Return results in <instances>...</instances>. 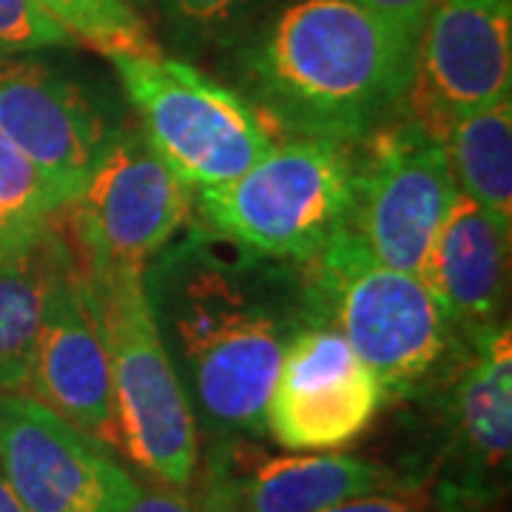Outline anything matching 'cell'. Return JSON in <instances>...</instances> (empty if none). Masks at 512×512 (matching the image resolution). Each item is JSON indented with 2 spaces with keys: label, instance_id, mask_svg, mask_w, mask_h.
<instances>
[{
  "label": "cell",
  "instance_id": "6da1fadb",
  "mask_svg": "<svg viewBox=\"0 0 512 512\" xmlns=\"http://www.w3.org/2000/svg\"><path fill=\"white\" fill-rule=\"evenodd\" d=\"M143 288L197 430L211 441L265 439L282 353L330 319L311 268L194 225L148 262Z\"/></svg>",
  "mask_w": 512,
  "mask_h": 512
},
{
  "label": "cell",
  "instance_id": "7a4b0ae2",
  "mask_svg": "<svg viewBox=\"0 0 512 512\" xmlns=\"http://www.w3.org/2000/svg\"><path fill=\"white\" fill-rule=\"evenodd\" d=\"M416 40L356 0H291L239 57L245 100L296 137L353 146L404 109Z\"/></svg>",
  "mask_w": 512,
  "mask_h": 512
},
{
  "label": "cell",
  "instance_id": "3957f363",
  "mask_svg": "<svg viewBox=\"0 0 512 512\" xmlns=\"http://www.w3.org/2000/svg\"><path fill=\"white\" fill-rule=\"evenodd\" d=\"M330 322L382 384L384 402L407 399L464 350L421 274L373 259L350 225L305 262Z\"/></svg>",
  "mask_w": 512,
  "mask_h": 512
},
{
  "label": "cell",
  "instance_id": "277c9868",
  "mask_svg": "<svg viewBox=\"0 0 512 512\" xmlns=\"http://www.w3.org/2000/svg\"><path fill=\"white\" fill-rule=\"evenodd\" d=\"M83 282L109 350L120 450L151 481L188 495L200 467V430L151 316L143 276Z\"/></svg>",
  "mask_w": 512,
  "mask_h": 512
},
{
  "label": "cell",
  "instance_id": "5b68a950",
  "mask_svg": "<svg viewBox=\"0 0 512 512\" xmlns=\"http://www.w3.org/2000/svg\"><path fill=\"white\" fill-rule=\"evenodd\" d=\"M353 146L319 137L274 143L239 177L194 194L202 225L256 254L311 262L350 225Z\"/></svg>",
  "mask_w": 512,
  "mask_h": 512
},
{
  "label": "cell",
  "instance_id": "8992f818",
  "mask_svg": "<svg viewBox=\"0 0 512 512\" xmlns=\"http://www.w3.org/2000/svg\"><path fill=\"white\" fill-rule=\"evenodd\" d=\"M140 131L183 183L214 188L274 148L259 111L234 89L171 57H111Z\"/></svg>",
  "mask_w": 512,
  "mask_h": 512
},
{
  "label": "cell",
  "instance_id": "52a82bcc",
  "mask_svg": "<svg viewBox=\"0 0 512 512\" xmlns=\"http://www.w3.org/2000/svg\"><path fill=\"white\" fill-rule=\"evenodd\" d=\"M191 205L194 188L160 160L143 131L117 128L89 180L63 208L60 228L83 276H143L183 231Z\"/></svg>",
  "mask_w": 512,
  "mask_h": 512
},
{
  "label": "cell",
  "instance_id": "ba28073f",
  "mask_svg": "<svg viewBox=\"0 0 512 512\" xmlns=\"http://www.w3.org/2000/svg\"><path fill=\"white\" fill-rule=\"evenodd\" d=\"M353 154L350 231L382 265L421 274L458 185L439 134L399 111Z\"/></svg>",
  "mask_w": 512,
  "mask_h": 512
},
{
  "label": "cell",
  "instance_id": "9c48e42d",
  "mask_svg": "<svg viewBox=\"0 0 512 512\" xmlns=\"http://www.w3.org/2000/svg\"><path fill=\"white\" fill-rule=\"evenodd\" d=\"M444 436L424 487L436 512H487L507 495L512 470L510 325L484 336L444 402Z\"/></svg>",
  "mask_w": 512,
  "mask_h": 512
},
{
  "label": "cell",
  "instance_id": "30bf717a",
  "mask_svg": "<svg viewBox=\"0 0 512 512\" xmlns=\"http://www.w3.org/2000/svg\"><path fill=\"white\" fill-rule=\"evenodd\" d=\"M382 404L384 390L370 367L342 330L319 319L282 353L265 430L288 453H333L359 439Z\"/></svg>",
  "mask_w": 512,
  "mask_h": 512
},
{
  "label": "cell",
  "instance_id": "8fae6325",
  "mask_svg": "<svg viewBox=\"0 0 512 512\" xmlns=\"http://www.w3.org/2000/svg\"><path fill=\"white\" fill-rule=\"evenodd\" d=\"M399 484L410 481L373 458L339 450L274 456L251 439H220L200 456L188 498L208 512H322Z\"/></svg>",
  "mask_w": 512,
  "mask_h": 512
},
{
  "label": "cell",
  "instance_id": "7c38bea8",
  "mask_svg": "<svg viewBox=\"0 0 512 512\" xmlns=\"http://www.w3.org/2000/svg\"><path fill=\"white\" fill-rule=\"evenodd\" d=\"M512 0H439L416 40L404 111L439 134L510 97Z\"/></svg>",
  "mask_w": 512,
  "mask_h": 512
},
{
  "label": "cell",
  "instance_id": "4fadbf2b",
  "mask_svg": "<svg viewBox=\"0 0 512 512\" xmlns=\"http://www.w3.org/2000/svg\"><path fill=\"white\" fill-rule=\"evenodd\" d=\"M0 134L66 208L117 128L72 77L40 57H0Z\"/></svg>",
  "mask_w": 512,
  "mask_h": 512
},
{
  "label": "cell",
  "instance_id": "5bb4252c",
  "mask_svg": "<svg viewBox=\"0 0 512 512\" xmlns=\"http://www.w3.org/2000/svg\"><path fill=\"white\" fill-rule=\"evenodd\" d=\"M103 450H120L106 339L72 248L52 274L26 390Z\"/></svg>",
  "mask_w": 512,
  "mask_h": 512
},
{
  "label": "cell",
  "instance_id": "9a60e30c",
  "mask_svg": "<svg viewBox=\"0 0 512 512\" xmlns=\"http://www.w3.org/2000/svg\"><path fill=\"white\" fill-rule=\"evenodd\" d=\"M0 473L29 512H111L126 467L40 399L0 390Z\"/></svg>",
  "mask_w": 512,
  "mask_h": 512
},
{
  "label": "cell",
  "instance_id": "2e32d148",
  "mask_svg": "<svg viewBox=\"0 0 512 512\" xmlns=\"http://www.w3.org/2000/svg\"><path fill=\"white\" fill-rule=\"evenodd\" d=\"M507 251L510 237L458 191L427 254L421 279L436 293L441 311L467 353L484 336L507 325Z\"/></svg>",
  "mask_w": 512,
  "mask_h": 512
},
{
  "label": "cell",
  "instance_id": "e0dca14e",
  "mask_svg": "<svg viewBox=\"0 0 512 512\" xmlns=\"http://www.w3.org/2000/svg\"><path fill=\"white\" fill-rule=\"evenodd\" d=\"M69 242L57 222L40 237L0 245V390H26L43 302Z\"/></svg>",
  "mask_w": 512,
  "mask_h": 512
},
{
  "label": "cell",
  "instance_id": "ac0fdd59",
  "mask_svg": "<svg viewBox=\"0 0 512 512\" xmlns=\"http://www.w3.org/2000/svg\"><path fill=\"white\" fill-rule=\"evenodd\" d=\"M461 194L510 237L512 228V103L510 97L453 117L441 131Z\"/></svg>",
  "mask_w": 512,
  "mask_h": 512
},
{
  "label": "cell",
  "instance_id": "d6986e66",
  "mask_svg": "<svg viewBox=\"0 0 512 512\" xmlns=\"http://www.w3.org/2000/svg\"><path fill=\"white\" fill-rule=\"evenodd\" d=\"M66 32L111 57H157L160 46L128 0H35Z\"/></svg>",
  "mask_w": 512,
  "mask_h": 512
},
{
  "label": "cell",
  "instance_id": "ffe728a7",
  "mask_svg": "<svg viewBox=\"0 0 512 512\" xmlns=\"http://www.w3.org/2000/svg\"><path fill=\"white\" fill-rule=\"evenodd\" d=\"M60 214L63 205L55 194L0 134V222L6 234L15 242L40 237L55 228Z\"/></svg>",
  "mask_w": 512,
  "mask_h": 512
},
{
  "label": "cell",
  "instance_id": "44dd1931",
  "mask_svg": "<svg viewBox=\"0 0 512 512\" xmlns=\"http://www.w3.org/2000/svg\"><path fill=\"white\" fill-rule=\"evenodd\" d=\"M66 46H77V40L35 0H0V57Z\"/></svg>",
  "mask_w": 512,
  "mask_h": 512
},
{
  "label": "cell",
  "instance_id": "7402d4cb",
  "mask_svg": "<svg viewBox=\"0 0 512 512\" xmlns=\"http://www.w3.org/2000/svg\"><path fill=\"white\" fill-rule=\"evenodd\" d=\"M259 0H160L163 12L185 29H220L254 9Z\"/></svg>",
  "mask_w": 512,
  "mask_h": 512
},
{
  "label": "cell",
  "instance_id": "603a6c76",
  "mask_svg": "<svg viewBox=\"0 0 512 512\" xmlns=\"http://www.w3.org/2000/svg\"><path fill=\"white\" fill-rule=\"evenodd\" d=\"M322 512H436V507L421 484H399L376 493L353 495Z\"/></svg>",
  "mask_w": 512,
  "mask_h": 512
},
{
  "label": "cell",
  "instance_id": "cb8c5ba5",
  "mask_svg": "<svg viewBox=\"0 0 512 512\" xmlns=\"http://www.w3.org/2000/svg\"><path fill=\"white\" fill-rule=\"evenodd\" d=\"M111 512H208L202 510L197 501H191L188 495L160 490V487H146L126 470V476L117 487Z\"/></svg>",
  "mask_w": 512,
  "mask_h": 512
},
{
  "label": "cell",
  "instance_id": "d4e9b609",
  "mask_svg": "<svg viewBox=\"0 0 512 512\" xmlns=\"http://www.w3.org/2000/svg\"><path fill=\"white\" fill-rule=\"evenodd\" d=\"M356 3L376 12L379 18L390 20L393 26H399L407 35L419 37L439 0H356Z\"/></svg>",
  "mask_w": 512,
  "mask_h": 512
},
{
  "label": "cell",
  "instance_id": "484cf974",
  "mask_svg": "<svg viewBox=\"0 0 512 512\" xmlns=\"http://www.w3.org/2000/svg\"><path fill=\"white\" fill-rule=\"evenodd\" d=\"M0 512H29L20 504V498L9 487V481L3 478V473H0Z\"/></svg>",
  "mask_w": 512,
  "mask_h": 512
},
{
  "label": "cell",
  "instance_id": "4316f807",
  "mask_svg": "<svg viewBox=\"0 0 512 512\" xmlns=\"http://www.w3.org/2000/svg\"><path fill=\"white\" fill-rule=\"evenodd\" d=\"M23 242H26V239H23ZM0 245H15V239L9 237V234H6V228H3V222H0Z\"/></svg>",
  "mask_w": 512,
  "mask_h": 512
}]
</instances>
